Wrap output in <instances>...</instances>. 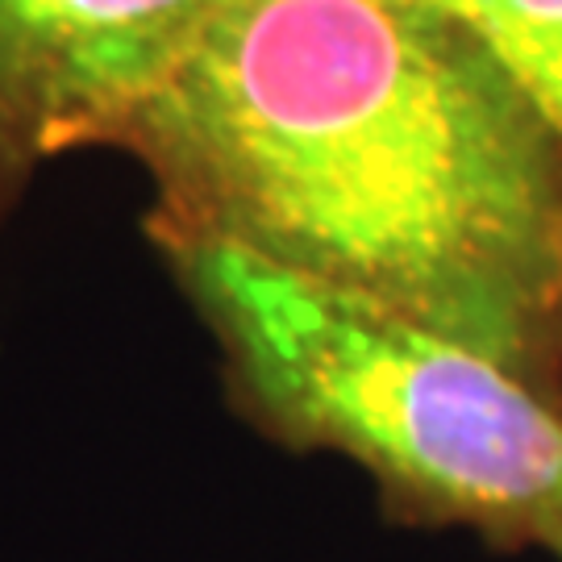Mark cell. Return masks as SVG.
<instances>
[{"mask_svg": "<svg viewBox=\"0 0 562 562\" xmlns=\"http://www.w3.org/2000/svg\"><path fill=\"white\" fill-rule=\"evenodd\" d=\"M162 238H217L538 375L562 159L442 0H217L121 121Z\"/></svg>", "mask_w": 562, "mask_h": 562, "instance_id": "cell-1", "label": "cell"}, {"mask_svg": "<svg viewBox=\"0 0 562 562\" xmlns=\"http://www.w3.org/2000/svg\"><path fill=\"white\" fill-rule=\"evenodd\" d=\"M162 246L271 429L355 459L429 521L562 559V408L529 375L229 241Z\"/></svg>", "mask_w": 562, "mask_h": 562, "instance_id": "cell-2", "label": "cell"}, {"mask_svg": "<svg viewBox=\"0 0 562 562\" xmlns=\"http://www.w3.org/2000/svg\"><path fill=\"white\" fill-rule=\"evenodd\" d=\"M217 0H0V222L46 159L113 142Z\"/></svg>", "mask_w": 562, "mask_h": 562, "instance_id": "cell-3", "label": "cell"}, {"mask_svg": "<svg viewBox=\"0 0 562 562\" xmlns=\"http://www.w3.org/2000/svg\"><path fill=\"white\" fill-rule=\"evenodd\" d=\"M475 25L562 159V0H442Z\"/></svg>", "mask_w": 562, "mask_h": 562, "instance_id": "cell-4", "label": "cell"}]
</instances>
